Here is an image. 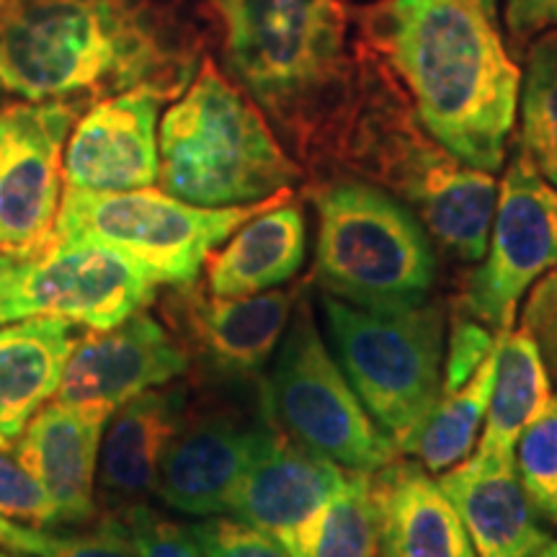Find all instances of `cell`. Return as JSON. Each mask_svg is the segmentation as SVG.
I'll use <instances>...</instances> for the list:
<instances>
[{
    "label": "cell",
    "instance_id": "15",
    "mask_svg": "<svg viewBox=\"0 0 557 557\" xmlns=\"http://www.w3.org/2000/svg\"><path fill=\"white\" fill-rule=\"evenodd\" d=\"M259 413L201 408L181 418L158 470L156 496L186 517H225L259 434Z\"/></svg>",
    "mask_w": 557,
    "mask_h": 557
},
{
    "label": "cell",
    "instance_id": "20",
    "mask_svg": "<svg viewBox=\"0 0 557 557\" xmlns=\"http://www.w3.org/2000/svg\"><path fill=\"white\" fill-rule=\"evenodd\" d=\"M186 413L184 389L152 387L122 403L103 429L96 487L107 511L156 493L158 470Z\"/></svg>",
    "mask_w": 557,
    "mask_h": 557
},
{
    "label": "cell",
    "instance_id": "16",
    "mask_svg": "<svg viewBox=\"0 0 557 557\" xmlns=\"http://www.w3.org/2000/svg\"><path fill=\"white\" fill-rule=\"evenodd\" d=\"M297 289H269L248 297L205 295L194 284L178 287L173 315L184 331L186 351L197 354L225 380H256L267 372L282 344Z\"/></svg>",
    "mask_w": 557,
    "mask_h": 557
},
{
    "label": "cell",
    "instance_id": "24",
    "mask_svg": "<svg viewBox=\"0 0 557 557\" xmlns=\"http://www.w3.org/2000/svg\"><path fill=\"white\" fill-rule=\"evenodd\" d=\"M498 184L493 173L455 160L413 212L431 238L462 261H480L491 238Z\"/></svg>",
    "mask_w": 557,
    "mask_h": 557
},
{
    "label": "cell",
    "instance_id": "25",
    "mask_svg": "<svg viewBox=\"0 0 557 557\" xmlns=\"http://www.w3.org/2000/svg\"><path fill=\"white\" fill-rule=\"evenodd\" d=\"M493 374H496V351L475 369V374L465 385L442 393L431 413L423 418L421 426L400 449L403 455L416 457V462H421L431 475L465 462L483 431Z\"/></svg>",
    "mask_w": 557,
    "mask_h": 557
},
{
    "label": "cell",
    "instance_id": "14",
    "mask_svg": "<svg viewBox=\"0 0 557 557\" xmlns=\"http://www.w3.org/2000/svg\"><path fill=\"white\" fill-rule=\"evenodd\" d=\"M189 361L186 346L158 318L139 310L114 329L73 341L58 400L99 403L116 410L145 389L181 377Z\"/></svg>",
    "mask_w": 557,
    "mask_h": 557
},
{
    "label": "cell",
    "instance_id": "7",
    "mask_svg": "<svg viewBox=\"0 0 557 557\" xmlns=\"http://www.w3.org/2000/svg\"><path fill=\"white\" fill-rule=\"evenodd\" d=\"M259 406L297 444L354 472H377L398 449L361 406L357 389L320 336L308 299L295 305Z\"/></svg>",
    "mask_w": 557,
    "mask_h": 557
},
{
    "label": "cell",
    "instance_id": "2",
    "mask_svg": "<svg viewBox=\"0 0 557 557\" xmlns=\"http://www.w3.org/2000/svg\"><path fill=\"white\" fill-rule=\"evenodd\" d=\"M387 45L426 135L459 163L498 171L521 73L493 21L472 0H393Z\"/></svg>",
    "mask_w": 557,
    "mask_h": 557
},
{
    "label": "cell",
    "instance_id": "21",
    "mask_svg": "<svg viewBox=\"0 0 557 557\" xmlns=\"http://www.w3.org/2000/svg\"><path fill=\"white\" fill-rule=\"evenodd\" d=\"M278 194L261 212L243 222L222 248L207 259V292L248 297L276 289L295 278L308 256V222L299 205Z\"/></svg>",
    "mask_w": 557,
    "mask_h": 557
},
{
    "label": "cell",
    "instance_id": "17",
    "mask_svg": "<svg viewBox=\"0 0 557 557\" xmlns=\"http://www.w3.org/2000/svg\"><path fill=\"white\" fill-rule=\"evenodd\" d=\"M111 413L99 403L47 400L13 442V457L50 496L58 527L86 524L99 513L96 475Z\"/></svg>",
    "mask_w": 557,
    "mask_h": 557
},
{
    "label": "cell",
    "instance_id": "8",
    "mask_svg": "<svg viewBox=\"0 0 557 557\" xmlns=\"http://www.w3.org/2000/svg\"><path fill=\"white\" fill-rule=\"evenodd\" d=\"M271 199L214 209L189 205L152 186L135 191L65 189L52 240L103 243L143 263L158 284L189 287L209 253Z\"/></svg>",
    "mask_w": 557,
    "mask_h": 557
},
{
    "label": "cell",
    "instance_id": "10",
    "mask_svg": "<svg viewBox=\"0 0 557 557\" xmlns=\"http://www.w3.org/2000/svg\"><path fill=\"white\" fill-rule=\"evenodd\" d=\"M483 259L465 284L459 312L500 338L513 331L529 289L557 267V186L534 169L519 143L498 186Z\"/></svg>",
    "mask_w": 557,
    "mask_h": 557
},
{
    "label": "cell",
    "instance_id": "36",
    "mask_svg": "<svg viewBox=\"0 0 557 557\" xmlns=\"http://www.w3.org/2000/svg\"><path fill=\"white\" fill-rule=\"evenodd\" d=\"M26 259L24 256H16V253H5V250H0V292H3L5 284L11 282V276L16 274L21 263Z\"/></svg>",
    "mask_w": 557,
    "mask_h": 557
},
{
    "label": "cell",
    "instance_id": "38",
    "mask_svg": "<svg viewBox=\"0 0 557 557\" xmlns=\"http://www.w3.org/2000/svg\"><path fill=\"white\" fill-rule=\"evenodd\" d=\"M534 557H557V540L555 542H549V545L542 549L540 555H534Z\"/></svg>",
    "mask_w": 557,
    "mask_h": 557
},
{
    "label": "cell",
    "instance_id": "31",
    "mask_svg": "<svg viewBox=\"0 0 557 557\" xmlns=\"http://www.w3.org/2000/svg\"><path fill=\"white\" fill-rule=\"evenodd\" d=\"M0 517L29 527H58L50 496L11 449H0Z\"/></svg>",
    "mask_w": 557,
    "mask_h": 557
},
{
    "label": "cell",
    "instance_id": "12",
    "mask_svg": "<svg viewBox=\"0 0 557 557\" xmlns=\"http://www.w3.org/2000/svg\"><path fill=\"white\" fill-rule=\"evenodd\" d=\"M351 472L297 444L261 408L253 451L225 517L261 529L289 557H305L320 513Z\"/></svg>",
    "mask_w": 557,
    "mask_h": 557
},
{
    "label": "cell",
    "instance_id": "23",
    "mask_svg": "<svg viewBox=\"0 0 557 557\" xmlns=\"http://www.w3.org/2000/svg\"><path fill=\"white\" fill-rule=\"evenodd\" d=\"M549 398H553V380L537 341L524 329L500 336L491 400H487L480 444L472 449V457L513 462L521 434L547 408Z\"/></svg>",
    "mask_w": 557,
    "mask_h": 557
},
{
    "label": "cell",
    "instance_id": "30",
    "mask_svg": "<svg viewBox=\"0 0 557 557\" xmlns=\"http://www.w3.org/2000/svg\"><path fill=\"white\" fill-rule=\"evenodd\" d=\"M107 513L120 524L137 557H207L194 540L189 524L163 517L143 500Z\"/></svg>",
    "mask_w": 557,
    "mask_h": 557
},
{
    "label": "cell",
    "instance_id": "9",
    "mask_svg": "<svg viewBox=\"0 0 557 557\" xmlns=\"http://www.w3.org/2000/svg\"><path fill=\"white\" fill-rule=\"evenodd\" d=\"M158 282L122 250L90 240H52L21 263L0 292V325L58 318L109 331L156 299Z\"/></svg>",
    "mask_w": 557,
    "mask_h": 557
},
{
    "label": "cell",
    "instance_id": "33",
    "mask_svg": "<svg viewBox=\"0 0 557 557\" xmlns=\"http://www.w3.org/2000/svg\"><path fill=\"white\" fill-rule=\"evenodd\" d=\"M498 336H493L483 323L465 312H457L449 329V346L444 348V387L442 393L465 385L475 369L496 351Z\"/></svg>",
    "mask_w": 557,
    "mask_h": 557
},
{
    "label": "cell",
    "instance_id": "37",
    "mask_svg": "<svg viewBox=\"0 0 557 557\" xmlns=\"http://www.w3.org/2000/svg\"><path fill=\"white\" fill-rule=\"evenodd\" d=\"M472 3L478 5V11L483 13L485 18H491L493 24H496V18H498V0H472Z\"/></svg>",
    "mask_w": 557,
    "mask_h": 557
},
{
    "label": "cell",
    "instance_id": "22",
    "mask_svg": "<svg viewBox=\"0 0 557 557\" xmlns=\"http://www.w3.org/2000/svg\"><path fill=\"white\" fill-rule=\"evenodd\" d=\"M73 331L58 318L0 325V449H11L29 418L58 395Z\"/></svg>",
    "mask_w": 557,
    "mask_h": 557
},
{
    "label": "cell",
    "instance_id": "32",
    "mask_svg": "<svg viewBox=\"0 0 557 557\" xmlns=\"http://www.w3.org/2000/svg\"><path fill=\"white\" fill-rule=\"evenodd\" d=\"M189 529L207 557H289L261 529L233 517H207Z\"/></svg>",
    "mask_w": 557,
    "mask_h": 557
},
{
    "label": "cell",
    "instance_id": "3",
    "mask_svg": "<svg viewBox=\"0 0 557 557\" xmlns=\"http://www.w3.org/2000/svg\"><path fill=\"white\" fill-rule=\"evenodd\" d=\"M230 78L289 143L308 148L351 94L341 0H218Z\"/></svg>",
    "mask_w": 557,
    "mask_h": 557
},
{
    "label": "cell",
    "instance_id": "35",
    "mask_svg": "<svg viewBox=\"0 0 557 557\" xmlns=\"http://www.w3.org/2000/svg\"><path fill=\"white\" fill-rule=\"evenodd\" d=\"M504 21L513 45L524 47L540 34L557 29V0H506Z\"/></svg>",
    "mask_w": 557,
    "mask_h": 557
},
{
    "label": "cell",
    "instance_id": "13",
    "mask_svg": "<svg viewBox=\"0 0 557 557\" xmlns=\"http://www.w3.org/2000/svg\"><path fill=\"white\" fill-rule=\"evenodd\" d=\"M163 90L137 86L90 103L70 132L62 178L75 191H135L158 184Z\"/></svg>",
    "mask_w": 557,
    "mask_h": 557
},
{
    "label": "cell",
    "instance_id": "11",
    "mask_svg": "<svg viewBox=\"0 0 557 557\" xmlns=\"http://www.w3.org/2000/svg\"><path fill=\"white\" fill-rule=\"evenodd\" d=\"M83 107L13 101L0 107V250L29 259L50 246L62 201V156Z\"/></svg>",
    "mask_w": 557,
    "mask_h": 557
},
{
    "label": "cell",
    "instance_id": "34",
    "mask_svg": "<svg viewBox=\"0 0 557 557\" xmlns=\"http://www.w3.org/2000/svg\"><path fill=\"white\" fill-rule=\"evenodd\" d=\"M521 329L537 341L549 380L557 382V267L529 289L521 310Z\"/></svg>",
    "mask_w": 557,
    "mask_h": 557
},
{
    "label": "cell",
    "instance_id": "19",
    "mask_svg": "<svg viewBox=\"0 0 557 557\" xmlns=\"http://www.w3.org/2000/svg\"><path fill=\"white\" fill-rule=\"evenodd\" d=\"M444 493L462 517L475 557H534L555 542L529 500L513 462L468 457L442 472Z\"/></svg>",
    "mask_w": 557,
    "mask_h": 557
},
{
    "label": "cell",
    "instance_id": "4",
    "mask_svg": "<svg viewBox=\"0 0 557 557\" xmlns=\"http://www.w3.org/2000/svg\"><path fill=\"white\" fill-rule=\"evenodd\" d=\"M158 156L160 189L197 207L259 205L299 178L261 109L212 60L160 120Z\"/></svg>",
    "mask_w": 557,
    "mask_h": 557
},
{
    "label": "cell",
    "instance_id": "5",
    "mask_svg": "<svg viewBox=\"0 0 557 557\" xmlns=\"http://www.w3.org/2000/svg\"><path fill=\"white\" fill-rule=\"evenodd\" d=\"M315 282L323 295L364 310L426 302L436 253L406 205L364 181H333L315 191Z\"/></svg>",
    "mask_w": 557,
    "mask_h": 557
},
{
    "label": "cell",
    "instance_id": "29",
    "mask_svg": "<svg viewBox=\"0 0 557 557\" xmlns=\"http://www.w3.org/2000/svg\"><path fill=\"white\" fill-rule=\"evenodd\" d=\"M517 472L540 517L557 527V393L521 434Z\"/></svg>",
    "mask_w": 557,
    "mask_h": 557
},
{
    "label": "cell",
    "instance_id": "27",
    "mask_svg": "<svg viewBox=\"0 0 557 557\" xmlns=\"http://www.w3.org/2000/svg\"><path fill=\"white\" fill-rule=\"evenodd\" d=\"M380 534L367 472H351L312 529L305 557H377Z\"/></svg>",
    "mask_w": 557,
    "mask_h": 557
},
{
    "label": "cell",
    "instance_id": "40",
    "mask_svg": "<svg viewBox=\"0 0 557 557\" xmlns=\"http://www.w3.org/2000/svg\"><path fill=\"white\" fill-rule=\"evenodd\" d=\"M9 3H11V0H0V21H3L5 11H9Z\"/></svg>",
    "mask_w": 557,
    "mask_h": 557
},
{
    "label": "cell",
    "instance_id": "6",
    "mask_svg": "<svg viewBox=\"0 0 557 557\" xmlns=\"http://www.w3.org/2000/svg\"><path fill=\"white\" fill-rule=\"evenodd\" d=\"M320 312L361 406L400 451L442 398L444 308L426 299L403 310H364L320 295Z\"/></svg>",
    "mask_w": 557,
    "mask_h": 557
},
{
    "label": "cell",
    "instance_id": "39",
    "mask_svg": "<svg viewBox=\"0 0 557 557\" xmlns=\"http://www.w3.org/2000/svg\"><path fill=\"white\" fill-rule=\"evenodd\" d=\"M0 557H32V555H21V553H13L9 547H0Z\"/></svg>",
    "mask_w": 557,
    "mask_h": 557
},
{
    "label": "cell",
    "instance_id": "28",
    "mask_svg": "<svg viewBox=\"0 0 557 557\" xmlns=\"http://www.w3.org/2000/svg\"><path fill=\"white\" fill-rule=\"evenodd\" d=\"M0 547L32 557H137L111 513H103L88 532H60L0 517Z\"/></svg>",
    "mask_w": 557,
    "mask_h": 557
},
{
    "label": "cell",
    "instance_id": "1",
    "mask_svg": "<svg viewBox=\"0 0 557 557\" xmlns=\"http://www.w3.org/2000/svg\"><path fill=\"white\" fill-rule=\"evenodd\" d=\"M197 47L150 0H11L0 21V88L81 107L137 86L184 94Z\"/></svg>",
    "mask_w": 557,
    "mask_h": 557
},
{
    "label": "cell",
    "instance_id": "26",
    "mask_svg": "<svg viewBox=\"0 0 557 557\" xmlns=\"http://www.w3.org/2000/svg\"><path fill=\"white\" fill-rule=\"evenodd\" d=\"M519 107L521 150L557 186V29L540 34L529 45Z\"/></svg>",
    "mask_w": 557,
    "mask_h": 557
},
{
    "label": "cell",
    "instance_id": "18",
    "mask_svg": "<svg viewBox=\"0 0 557 557\" xmlns=\"http://www.w3.org/2000/svg\"><path fill=\"white\" fill-rule=\"evenodd\" d=\"M382 557H475L462 517L416 459H393L369 475Z\"/></svg>",
    "mask_w": 557,
    "mask_h": 557
}]
</instances>
